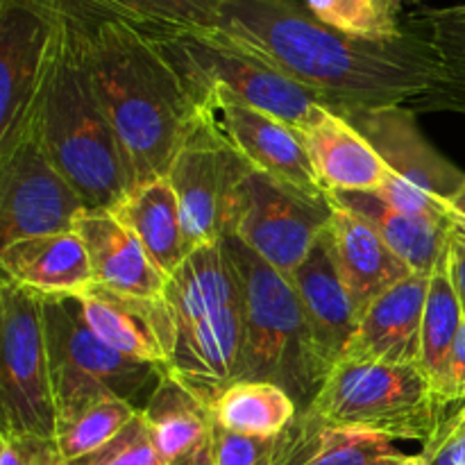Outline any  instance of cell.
Here are the masks:
<instances>
[{"label": "cell", "mask_w": 465, "mask_h": 465, "mask_svg": "<svg viewBox=\"0 0 465 465\" xmlns=\"http://www.w3.org/2000/svg\"><path fill=\"white\" fill-rule=\"evenodd\" d=\"M216 12L239 44L341 116L411 104L439 82V57L411 27L393 41L357 39L300 0H216Z\"/></svg>", "instance_id": "obj_1"}, {"label": "cell", "mask_w": 465, "mask_h": 465, "mask_svg": "<svg viewBox=\"0 0 465 465\" xmlns=\"http://www.w3.org/2000/svg\"><path fill=\"white\" fill-rule=\"evenodd\" d=\"M86 18L94 84L112 121L130 189L168 175L177 150L200 118L198 100L159 36L116 16Z\"/></svg>", "instance_id": "obj_2"}, {"label": "cell", "mask_w": 465, "mask_h": 465, "mask_svg": "<svg viewBox=\"0 0 465 465\" xmlns=\"http://www.w3.org/2000/svg\"><path fill=\"white\" fill-rule=\"evenodd\" d=\"M175 350L163 372L213 407L236 384L243 354V295L225 243L195 248L168 280Z\"/></svg>", "instance_id": "obj_3"}, {"label": "cell", "mask_w": 465, "mask_h": 465, "mask_svg": "<svg viewBox=\"0 0 465 465\" xmlns=\"http://www.w3.org/2000/svg\"><path fill=\"white\" fill-rule=\"evenodd\" d=\"M243 295V354L236 381L282 386L307 411L325 381L312 331L289 275L277 271L241 241L223 239Z\"/></svg>", "instance_id": "obj_4"}, {"label": "cell", "mask_w": 465, "mask_h": 465, "mask_svg": "<svg viewBox=\"0 0 465 465\" xmlns=\"http://www.w3.org/2000/svg\"><path fill=\"white\" fill-rule=\"evenodd\" d=\"M445 413L448 409L420 366L341 359L307 411L298 416L316 425L425 443Z\"/></svg>", "instance_id": "obj_5"}, {"label": "cell", "mask_w": 465, "mask_h": 465, "mask_svg": "<svg viewBox=\"0 0 465 465\" xmlns=\"http://www.w3.org/2000/svg\"><path fill=\"white\" fill-rule=\"evenodd\" d=\"M41 304L57 422L103 400H125L143 409L163 371L104 343L84 321L75 298H41Z\"/></svg>", "instance_id": "obj_6"}, {"label": "cell", "mask_w": 465, "mask_h": 465, "mask_svg": "<svg viewBox=\"0 0 465 465\" xmlns=\"http://www.w3.org/2000/svg\"><path fill=\"white\" fill-rule=\"evenodd\" d=\"M0 431L54 439V393L41 298L0 282Z\"/></svg>", "instance_id": "obj_7"}, {"label": "cell", "mask_w": 465, "mask_h": 465, "mask_svg": "<svg viewBox=\"0 0 465 465\" xmlns=\"http://www.w3.org/2000/svg\"><path fill=\"white\" fill-rule=\"evenodd\" d=\"M175 64L189 82L204 121L245 166L271 177L309 203H327V191L313 171L302 136L289 123L252 107L227 86L198 75L177 59Z\"/></svg>", "instance_id": "obj_8"}, {"label": "cell", "mask_w": 465, "mask_h": 465, "mask_svg": "<svg viewBox=\"0 0 465 465\" xmlns=\"http://www.w3.org/2000/svg\"><path fill=\"white\" fill-rule=\"evenodd\" d=\"M330 225V200L309 203L271 177L245 166L232 186L223 216V239L245 248L291 277Z\"/></svg>", "instance_id": "obj_9"}, {"label": "cell", "mask_w": 465, "mask_h": 465, "mask_svg": "<svg viewBox=\"0 0 465 465\" xmlns=\"http://www.w3.org/2000/svg\"><path fill=\"white\" fill-rule=\"evenodd\" d=\"M168 53L207 80L227 86L252 107L275 114L298 134L325 104L289 75L245 48L223 25L198 27L162 39Z\"/></svg>", "instance_id": "obj_10"}, {"label": "cell", "mask_w": 465, "mask_h": 465, "mask_svg": "<svg viewBox=\"0 0 465 465\" xmlns=\"http://www.w3.org/2000/svg\"><path fill=\"white\" fill-rule=\"evenodd\" d=\"M84 203L45 153L36 123L0 157V245L75 230Z\"/></svg>", "instance_id": "obj_11"}, {"label": "cell", "mask_w": 465, "mask_h": 465, "mask_svg": "<svg viewBox=\"0 0 465 465\" xmlns=\"http://www.w3.org/2000/svg\"><path fill=\"white\" fill-rule=\"evenodd\" d=\"M50 39L53 14L44 0H0V157L35 123Z\"/></svg>", "instance_id": "obj_12"}, {"label": "cell", "mask_w": 465, "mask_h": 465, "mask_svg": "<svg viewBox=\"0 0 465 465\" xmlns=\"http://www.w3.org/2000/svg\"><path fill=\"white\" fill-rule=\"evenodd\" d=\"M243 168L245 163L200 114L166 175L175 191L189 254L195 248L223 241L227 195Z\"/></svg>", "instance_id": "obj_13"}, {"label": "cell", "mask_w": 465, "mask_h": 465, "mask_svg": "<svg viewBox=\"0 0 465 465\" xmlns=\"http://www.w3.org/2000/svg\"><path fill=\"white\" fill-rule=\"evenodd\" d=\"M350 123L366 136L389 166L386 182L427 195L452 209L465 186V173L430 143L418 127V112L409 104L348 114Z\"/></svg>", "instance_id": "obj_14"}, {"label": "cell", "mask_w": 465, "mask_h": 465, "mask_svg": "<svg viewBox=\"0 0 465 465\" xmlns=\"http://www.w3.org/2000/svg\"><path fill=\"white\" fill-rule=\"evenodd\" d=\"M84 321L107 345L125 357L166 371L175 350V316L163 298H134L91 286L77 295Z\"/></svg>", "instance_id": "obj_15"}, {"label": "cell", "mask_w": 465, "mask_h": 465, "mask_svg": "<svg viewBox=\"0 0 465 465\" xmlns=\"http://www.w3.org/2000/svg\"><path fill=\"white\" fill-rule=\"evenodd\" d=\"M430 275L411 272L372 300L359 316L343 359L389 366H420V336Z\"/></svg>", "instance_id": "obj_16"}, {"label": "cell", "mask_w": 465, "mask_h": 465, "mask_svg": "<svg viewBox=\"0 0 465 465\" xmlns=\"http://www.w3.org/2000/svg\"><path fill=\"white\" fill-rule=\"evenodd\" d=\"M75 232L89 254L94 284L134 298H163L171 277L153 262L132 227L112 209H84Z\"/></svg>", "instance_id": "obj_17"}, {"label": "cell", "mask_w": 465, "mask_h": 465, "mask_svg": "<svg viewBox=\"0 0 465 465\" xmlns=\"http://www.w3.org/2000/svg\"><path fill=\"white\" fill-rule=\"evenodd\" d=\"M289 280L298 293L318 363L327 377V372L343 359L359 322L352 295L331 259L327 234L321 236L309 257L291 272Z\"/></svg>", "instance_id": "obj_18"}, {"label": "cell", "mask_w": 465, "mask_h": 465, "mask_svg": "<svg viewBox=\"0 0 465 465\" xmlns=\"http://www.w3.org/2000/svg\"><path fill=\"white\" fill-rule=\"evenodd\" d=\"M327 200H330V225L325 234L331 259L361 316L372 300L411 275V271L366 218L345 207L331 193H327Z\"/></svg>", "instance_id": "obj_19"}, {"label": "cell", "mask_w": 465, "mask_h": 465, "mask_svg": "<svg viewBox=\"0 0 465 465\" xmlns=\"http://www.w3.org/2000/svg\"><path fill=\"white\" fill-rule=\"evenodd\" d=\"M300 136L325 191L372 193L391 177L389 166L371 141L331 109H318Z\"/></svg>", "instance_id": "obj_20"}, {"label": "cell", "mask_w": 465, "mask_h": 465, "mask_svg": "<svg viewBox=\"0 0 465 465\" xmlns=\"http://www.w3.org/2000/svg\"><path fill=\"white\" fill-rule=\"evenodd\" d=\"M141 416L163 465H213L216 418L180 380L163 372Z\"/></svg>", "instance_id": "obj_21"}, {"label": "cell", "mask_w": 465, "mask_h": 465, "mask_svg": "<svg viewBox=\"0 0 465 465\" xmlns=\"http://www.w3.org/2000/svg\"><path fill=\"white\" fill-rule=\"evenodd\" d=\"M3 277L41 298H77L94 286L89 254L75 230L0 245Z\"/></svg>", "instance_id": "obj_22"}, {"label": "cell", "mask_w": 465, "mask_h": 465, "mask_svg": "<svg viewBox=\"0 0 465 465\" xmlns=\"http://www.w3.org/2000/svg\"><path fill=\"white\" fill-rule=\"evenodd\" d=\"M400 454L386 436L316 425L298 416L277 439L272 465H386Z\"/></svg>", "instance_id": "obj_23"}, {"label": "cell", "mask_w": 465, "mask_h": 465, "mask_svg": "<svg viewBox=\"0 0 465 465\" xmlns=\"http://www.w3.org/2000/svg\"><path fill=\"white\" fill-rule=\"evenodd\" d=\"M331 195L361 218H366L411 272L431 275L436 263L448 250L452 221H436V218L420 216V213L402 212L381 200L377 193Z\"/></svg>", "instance_id": "obj_24"}, {"label": "cell", "mask_w": 465, "mask_h": 465, "mask_svg": "<svg viewBox=\"0 0 465 465\" xmlns=\"http://www.w3.org/2000/svg\"><path fill=\"white\" fill-rule=\"evenodd\" d=\"M404 25L425 36L439 57V82L409 107L422 112L465 114V3L420 7L407 14Z\"/></svg>", "instance_id": "obj_25"}, {"label": "cell", "mask_w": 465, "mask_h": 465, "mask_svg": "<svg viewBox=\"0 0 465 465\" xmlns=\"http://www.w3.org/2000/svg\"><path fill=\"white\" fill-rule=\"evenodd\" d=\"M114 212L132 227L153 262L168 277L189 257L180 207L168 177H159L130 189L125 200Z\"/></svg>", "instance_id": "obj_26"}, {"label": "cell", "mask_w": 465, "mask_h": 465, "mask_svg": "<svg viewBox=\"0 0 465 465\" xmlns=\"http://www.w3.org/2000/svg\"><path fill=\"white\" fill-rule=\"evenodd\" d=\"M225 430L257 439H277L298 418V404L271 381H236L212 407Z\"/></svg>", "instance_id": "obj_27"}, {"label": "cell", "mask_w": 465, "mask_h": 465, "mask_svg": "<svg viewBox=\"0 0 465 465\" xmlns=\"http://www.w3.org/2000/svg\"><path fill=\"white\" fill-rule=\"evenodd\" d=\"M463 322V307L450 268V243L440 262L430 275V289L425 300L420 336V368L430 377L434 391H439L448 366L450 352L454 348Z\"/></svg>", "instance_id": "obj_28"}, {"label": "cell", "mask_w": 465, "mask_h": 465, "mask_svg": "<svg viewBox=\"0 0 465 465\" xmlns=\"http://www.w3.org/2000/svg\"><path fill=\"white\" fill-rule=\"evenodd\" d=\"M94 12L143 27L159 39L218 25L216 0H86Z\"/></svg>", "instance_id": "obj_29"}, {"label": "cell", "mask_w": 465, "mask_h": 465, "mask_svg": "<svg viewBox=\"0 0 465 465\" xmlns=\"http://www.w3.org/2000/svg\"><path fill=\"white\" fill-rule=\"evenodd\" d=\"M141 409L125 400H103L54 425V443L68 463L112 443Z\"/></svg>", "instance_id": "obj_30"}, {"label": "cell", "mask_w": 465, "mask_h": 465, "mask_svg": "<svg viewBox=\"0 0 465 465\" xmlns=\"http://www.w3.org/2000/svg\"><path fill=\"white\" fill-rule=\"evenodd\" d=\"M307 7L334 30L368 41H393L407 25L389 0H304Z\"/></svg>", "instance_id": "obj_31"}, {"label": "cell", "mask_w": 465, "mask_h": 465, "mask_svg": "<svg viewBox=\"0 0 465 465\" xmlns=\"http://www.w3.org/2000/svg\"><path fill=\"white\" fill-rule=\"evenodd\" d=\"M68 465H163L154 450L143 416L134 418L112 443Z\"/></svg>", "instance_id": "obj_32"}, {"label": "cell", "mask_w": 465, "mask_h": 465, "mask_svg": "<svg viewBox=\"0 0 465 465\" xmlns=\"http://www.w3.org/2000/svg\"><path fill=\"white\" fill-rule=\"evenodd\" d=\"M425 465H465V402L450 409L420 452Z\"/></svg>", "instance_id": "obj_33"}, {"label": "cell", "mask_w": 465, "mask_h": 465, "mask_svg": "<svg viewBox=\"0 0 465 465\" xmlns=\"http://www.w3.org/2000/svg\"><path fill=\"white\" fill-rule=\"evenodd\" d=\"M277 439L236 434V431L225 430L216 422L213 465H272L275 463Z\"/></svg>", "instance_id": "obj_34"}, {"label": "cell", "mask_w": 465, "mask_h": 465, "mask_svg": "<svg viewBox=\"0 0 465 465\" xmlns=\"http://www.w3.org/2000/svg\"><path fill=\"white\" fill-rule=\"evenodd\" d=\"M0 465H68L54 439L0 431Z\"/></svg>", "instance_id": "obj_35"}, {"label": "cell", "mask_w": 465, "mask_h": 465, "mask_svg": "<svg viewBox=\"0 0 465 465\" xmlns=\"http://www.w3.org/2000/svg\"><path fill=\"white\" fill-rule=\"evenodd\" d=\"M436 395H439L440 404L448 411L452 407H457V404L465 402V313L461 330H459L457 341H454V348L450 352L448 366H445L443 380H440Z\"/></svg>", "instance_id": "obj_36"}, {"label": "cell", "mask_w": 465, "mask_h": 465, "mask_svg": "<svg viewBox=\"0 0 465 465\" xmlns=\"http://www.w3.org/2000/svg\"><path fill=\"white\" fill-rule=\"evenodd\" d=\"M450 268H452V280L465 313V236L459 234L454 227L450 234Z\"/></svg>", "instance_id": "obj_37"}, {"label": "cell", "mask_w": 465, "mask_h": 465, "mask_svg": "<svg viewBox=\"0 0 465 465\" xmlns=\"http://www.w3.org/2000/svg\"><path fill=\"white\" fill-rule=\"evenodd\" d=\"M386 465H425V461H422L420 454H400L398 459Z\"/></svg>", "instance_id": "obj_38"}, {"label": "cell", "mask_w": 465, "mask_h": 465, "mask_svg": "<svg viewBox=\"0 0 465 465\" xmlns=\"http://www.w3.org/2000/svg\"><path fill=\"white\" fill-rule=\"evenodd\" d=\"M452 213H454V218H463L465 221V186H463L461 193L457 195V200L452 203Z\"/></svg>", "instance_id": "obj_39"}, {"label": "cell", "mask_w": 465, "mask_h": 465, "mask_svg": "<svg viewBox=\"0 0 465 465\" xmlns=\"http://www.w3.org/2000/svg\"><path fill=\"white\" fill-rule=\"evenodd\" d=\"M452 227H454V230L459 232V234H463V236H465V221H463V218H454Z\"/></svg>", "instance_id": "obj_40"}, {"label": "cell", "mask_w": 465, "mask_h": 465, "mask_svg": "<svg viewBox=\"0 0 465 465\" xmlns=\"http://www.w3.org/2000/svg\"><path fill=\"white\" fill-rule=\"evenodd\" d=\"M391 5H393L395 9H400V12H402V5H404V0H389Z\"/></svg>", "instance_id": "obj_41"}]
</instances>
